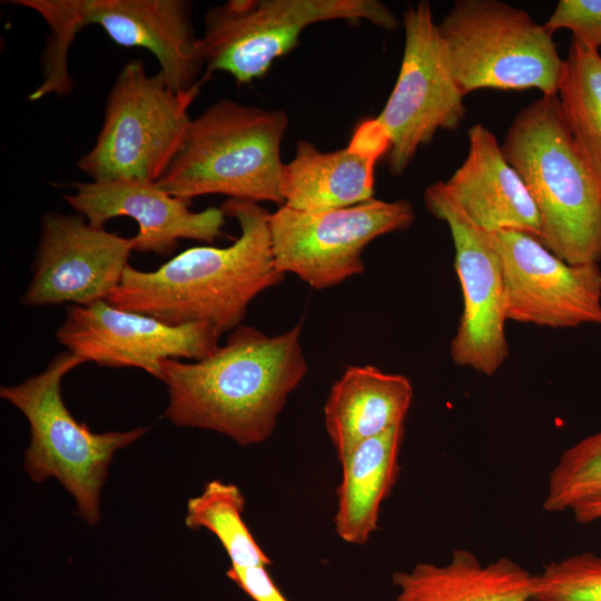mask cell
<instances>
[{
  "mask_svg": "<svg viewBox=\"0 0 601 601\" xmlns=\"http://www.w3.org/2000/svg\"><path fill=\"white\" fill-rule=\"evenodd\" d=\"M300 334V323L274 336L240 325L203 359H164L166 417L176 426L218 432L242 446L266 441L307 373Z\"/></svg>",
  "mask_w": 601,
  "mask_h": 601,
  "instance_id": "cell-1",
  "label": "cell"
},
{
  "mask_svg": "<svg viewBox=\"0 0 601 601\" xmlns=\"http://www.w3.org/2000/svg\"><path fill=\"white\" fill-rule=\"evenodd\" d=\"M220 208L240 229L231 245L195 246L151 272L129 265L107 302L170 325L207 323L220 334L240 326L252 300L284 274L273 257L270 213L258 203L231 198Z\"/></svg>",
  "mask_w": 601,
  "mask_h": 601,
  "instance_id": "cell-2",
  "label": "cell"
},
{
  "mask_svg": "<svg viewBox=\"0 0 601 601\" xmlns=\"http://www.w3.org/2000/svg\"><path fill=\"white\" fill-rule=\"evenodd\" d=\"M536 207L539 242L571 265L601 260V193L583 164L558 96L521 109L501 145Z\"/></svg>",
  "mask_w": 601,
  "mask_h": 601,
  "instance_id": "cell-3",
  "label": "cell"
},
{
  "mask_svg": "<svg viewBox=\"0 0 601 601\" xmlns=\"http://www.w3.org/2000/svg\"><path fill=\"white\" fill-rule=\"evenodd\" d=\"M288 117L220 99L191 119L183 147L158 185L190 201L206 195L283 205L282 141Z\"/></svg>",
  "mask_w": 601,
  "mask_h": 601,
  "instance_id": "cell-4",
  "label": "cell"
},
{
  "mask_svg": "<svg viewBox=\"0 0 601 601\" xmlns=\"http://www.w3.org/2000/svg\"><path fill=\"white\" fill-rule=\"evenodd\" d=\"M83 363L80 356L62 352L41 373L20 384L2 386L0 396L28 420L26 472L35 482L58 480L75 499L78 515L96 524L100 518V491L115 453L139 440L148 428L95 433L72 416L63 403L61 383Z\"/></svg>",
  "mask_w": 601,
  "mask_h": 601,
  "instance_id": "cell-5",
  "label": "cell"
},
{
  "mask_svg": "<svg viewBox=\"0 0 601 601\" xmlns=\"http://www.w3.org/2000/svg\"><path fill=\"white\" fill-rule=\"evenodd\" d=\"M206 79L180 92L160 71L150 75L141 60L128 61L108 93L96 142L77 167L93 181L157 183L183 147L188 109Z\"/></svg>",
  "mask_w": 601,
  "mask_h": 601,
  "instance_id": "cell-6",
  "label": "cell"
},
{
  "mask_svg": "<svg viewBox=\"0 0 601 601\" xmlns=\"http://www.w3.org/2000/svg\"><path fill=\"white\" fill-rule=\"evenodd\" d=\"M437 26L463 96L484 88L558 95L564 59L526 11L499 0H459Z\"/></svg>",
  "mask_w": 601,
  "mask_h": 601,
  "instance_id": "cell-7",
  "label": "cell"
},
{
  "mask_svg": "<svg viewBox=\"0 0 601 601\" xmlns=\"http://www.w3.org/2000/svg\"><path fill=\"white\" fill-rule=\"evenodd\" d=\"M331 20H366L386 30L400 24L377 0H228L205 16L199 38L205 76L224 71L238 83H250L292 51L308 26Z\"/></svg>",
  "mask_w": 601,
  "mask_h": 601,
  "instance_id": "cell-8",
  "label": "cell"
},
{
  "mask_svg": "<svg viewBox=\"0 0 601 601\" xmlns=\"http://www.w3.org/2000/svg\"><path fill=\"white\" fill-rule=\"evenodd\" d=\"M414 221L412 205L372 198L325 211H302L285 205L270 213L275 265L315 289L336 286L365 270L363 253L374 239L405 230Z\"/></svg>",
  "mask_w": 601,
  "mask_h": 601,
  "instance_id": "cell-9",
  "label": "cell"
},
{
  "mask_svg": "<svg viewBox=\"0 0 601 601\" xmlns=\"http://www.w3.org/2000/svg\"><path fill=\"white\" fill-rule=\"evenodd\" d=\"M405 35L395 86L375 118L388 138L387 165L402 175L418 148L439 130H455L465 116L462 95L434 21L431 6L421 1L403 13Z\"/></svg>",
  "mask_w": 601,
  "mask_h": 601,
  "instance_id": "cell-10",
  "label": "cell"
},
{
  "mask_svg": "<svg viewBox=\"0 0 601 601\" xmlns=\"http://www.w3.org/2000/svg\"><path fill=\"white\" fill-rule=\"evenodd\" d=\"M424 204L450 229L462 289L463 309L451 341V357L459 366L491 376L509 357L504 275L494 236L464 215L442 181L425 189Z\"/></svg>",
  "mask_w": 601,
  "mask_h": 601,
  "instance_id": "cell-11",
  "label": "cell"
},
{
  "mask_svg": "<svg viewBox=\"0 0 601 601\" xmlns=\"http://www.w3.org/2000/svg\"><path fill=\"white\" fill-rule=\"evenodd\" d=\"M220 335L207 323L170 325L107 300L69 305L56 333L59 343L85 362L137 367L157 380H161L164 359H203L219 346Z\"/></svg>",
  "mask_w": 601,
  "mask_h": 601,
  "instance_id": "cell-12",
  "label": "cell"
},
{
  "mask_svg": "<svg viewBox=\"0 0 601 601\" xmlns=\"http://www.w3.org/2000/svg\"><path fill=\"white\" fill-rule=\"evenodd\" d=\"M134 237L91 226L80 214L48 213L41 219L26 306H88L107 300L119 286Z\"/></svg>",
  "mask_w": 601,
  "mask_h": 601,
  "instance_id": "cell-13",
  "label": "cell"
},
{
  "mask_svg": "<svg viewBox=\"0 0 601 601\" xmlns=\"http://www.w3.org/2000/svg\"><path fill=\"white\" fill-rule=\"evenodd\" d=\"M493 236L502 259L508 321L551 328L601 326L599 264H568L526 233Z\"/></svg>",
  "mask_w": 601,
  "mask_h": 601,
  "instance_id": "cell-14",
  "label": "cell"
},
{
  "mask_svg": "<svg viewBox=\"0 0 601 601\" xmlns=\"http://www.w3.org/2000/svg\"><path fill=\"white\" fill-rule=\"evenodd\" d=\"M65 200L87 221L104 228L110 219L128 216L138 224L135 250L167 256L180 239L213 243L223 237L226 215L219 207L189 209L190 201L170 195L156 181L119 179L72 183Z\"/></svg>",
  "mask_w": 601,
  "mask_h": 601,
  "instance_id": "cell-15",
  "label": "cell"
},
{
  "mask_svg": "<svg viewBox=\"0 0 601 601\" xmlns=\"http://www.w3.org/2000/svg\"><path fill=\"white\" fill-rule=\"evenodd\" d=\"M81 29L97 24L119 46L142 48L176 91L191 89L205 61L185 0H72Z\"/></svg>",
  "mask_w": 601,
  "mask_h": 601,
  "instance_id": "cell-16",
  "label": "cell"
},
{
  "mask_svg": "<svg viewBox=\"0 0 601 601\" xmlns=\"http://www.w3.org/2000/svg\"><path fill=\"white\" fill-rule=\"evenodd\" d=\"M387 151L388 138L375 118L361 122L349 144L335 151L324 152L299 140L294 158L283 166V205L325 211L374 198V167Z\"/></svg>",
  "mask_w": 601,
  "mask_h": 601,
  "instance_id": "cell-17",
  "label": "cell"
},
{
  "mask_svg": "<svg viewBox=\"0 0 601 601\" xmlns=\"http://www.w3.org/2000/svg\"><path fill=\"white\" fill-rule=\"evenodd\" d=\"M469 150L446 180L445 191L480 229L496 234L540 235L536 207L522 178L506 160L494 134L475 124L467 130Z\"/></svg>",
  "mask_w": 601,
  "mask_h": 601,
  "instance_id": "cell-18",
  "label": "cell"
},
{
  "mask_svg": "<svg viewBox=\"0 0 601 601\" xmlns=\"http://www.w3.org/2000/svg\"><path fill=\"white\" fill-rule=\"evenodd\" d=\"M412 398V383L402 374L372 365L347 367L324 405L325 427L338 461L359 443L404 425Z\"/></svg>",
  "mask_w": 601,
  "mask_h": 601,
  "instance_id": "cell-19",
  "label": "cell"
},
{
  "mask_svg": "<svg viewBox=\"0 0 601 601\" xmlns=\"http://www.w3.org/2000/svg\"><path fill=\"white\" fill-rule=\"evenodd\" d=\"M392 579L395 601H532L534 593V574L514 560L483 563L465 549L444 564L420 562Z\"/></svg>",
  "mask_w": 601,
  "mask_h": 601,
  "instance_id": "cell-20",
  "label": "cell"
},
{
  "mask_svg": "<svg viewBox=\"0 0 601 601\" xmlns=\"http://www.w3.org/2000/svg\"><path fill=\"white\" fill-rule=\"evenodd\" d=\"M404 425L359 443L341 462L334 526L351 544H365L378 529L381 505L400 473V450Z\"/></svg>",
  "mask_w": 601,
  "mask_h": 601,
  "instance_id": "cell-21",
  "label": "cell"
},
{
  "mask_svg": "<svg viewBox=\"0 0 601 601\" xmlns=\"http://www.w3.org/2000/svg\"><path fill=\"white\" fill-rule=\"evenodd\" d=\"M558 98L575 148L601 193V55L572 38Z\"/></svg>",
  "mask_w": 601,
  "mask_h": 601,
  "instance_id": "cell-22",
  "label": "cell"
},
{
  "mask_svg": "<svg viewBox=\"0 0 601 601\" xmlns=\"http://www.w3.org/2000/svg\"><path fill=\"white\" fill-rule=\"evenodd\" d=\"M244 508L245 499L237 485L214 480L199 495L188 500L185 523L191 530L205 528L214 533L231 566L270 565L272 560L243 520Z\"/></svg>",
  "mask_w": 601,
  "mask_h": 601,
  "instance_id": "cell-23",
  "label": "cell"
},
{
  "mask_svg": "<svg viewBox=\"0 0 601 601\" xmlns=\"http://www.w3.org/2000/svg\"><path fill=\"white\" fill-rule=\"evenodd\" d=\"M601 496V431L569 446L550 471L542 508L551 513L571 511Z\"/></svg>",
  "mask_w": 601,
  "mask_h": 601,
  "instance_id": "cell-24",
  "label": "cell"
},
{
  "mask_svg": "<svg viewBox=\"0 0 601 601\" xmlns=\"http://www.w3.org/2000/svg\"><path fill=\"white\" fill-rule=\"evenodd\" d=\"M13 4L29 8L46 21L49 38L42 55V81L29 95L37 101L48 95H68L72 80L68 72V50L80 31L72 19L67 0H13Z\"/></svg>",
  "mask_w": 601,
  "mask_h": 601,
  "instance_id": "cell-25",
  "label": "cell"
},
{
  "mask_svg": "<svg viewBox=\"0 0 601 601\" xmlns=\"http://www.w3.org/2000/svg\"><path fill=\"white\" fill-rule=\"evenodd\" d=\"M534 601H601V554L575 553L534 574Z\"/></svg>",
  "mask_w": 601,
  "mask_h": 601,
  "instance_id": "cell-26",
  "label": "cell"
},
{
  "mask_svg": "<svg viewBox=\"0 0 601 601\" xmlns=\"http://www.w3.org/2000/svg\"><path fill=\"white\" fill-rule=\"evenodd\" d=\"M544 27L553 33L569 29L573 37L599 51L601 49V0H560Z\"/></svg>",
  "mask_w": 601,
  "mask_h": 601,
  "instance_id": "cell-27",
  "label": "cell"
},
{
  "mask_svg": "<svg viewBox=\"0 0 601 601\" xmlns=\"http://www.w3.org/2000/svg\"><path fill=\"white\" fill-rule=\"evenodd\" d=\"M226 575L254 601H288L275 584L266 566L230 565Z\"/></svg>",
  "mask_w": 601,
  "mask_h": 601,
  "instance_id": "cell-28",
  "label": "cell"
},
{
  "mask_svg": "<svg viewBox=\"0 0 601 601\" xmlns=\"http://www.w3.org/2000/svg\"><path fill=\"white\" fill-rule=\"evenodd\" d=\"M574 520L580 524L601 521V496L583 501L571 509Z\"/></svg>",
  "mask_w": 601,
  "mask_h": 601,
  "instance_id": "cell-29",
  "label": "cell"
},
{
  "mask_svg": "<svg viewBox=\"0 0 601 601\" xmlns=\"http://www.w3.org/2000/svg\"><path fill=\"white\" fill-rule=\"evenodd\" d=\"M532 601H534V600H532Z\"/></svg>",
  "mask_w": 601,
  "mask_h": 601,
  "instance_id": "cell-30",
  "label": "cell"
}]
</instances>
